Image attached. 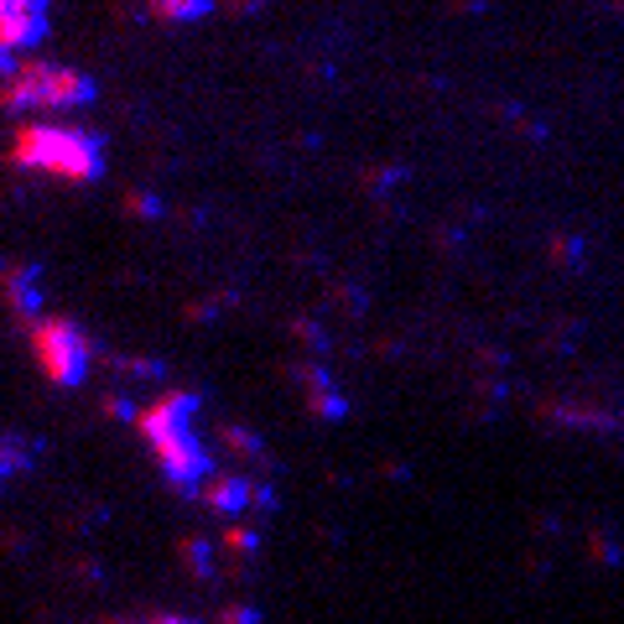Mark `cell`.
<instances>
[{
	"mask_svg": "<svg viewBox=\"0 0 624 624\" xmlns=\"http://www.w3.org/2000/svg\"><path fill=\"white\" fill-rule=\"evenodd\" d=\"M167 624H183V620H167Z\"/></svg>",
	"mask_w": 624,
	"mask_h": 624,
	"instance_id": "obj_1",
	"label": "cell"
}]
</instances>
